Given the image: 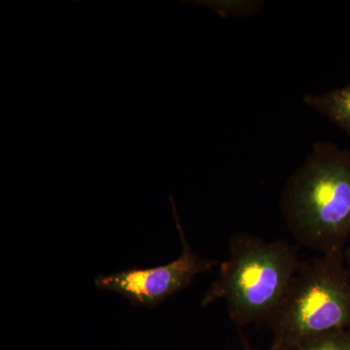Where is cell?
I'll use <instances>...</instances> for the list:
<instances>
[{"label": "cell", "mask_w": 350, "mask_h": 350, "mask_svg": "<svg viewBox=\"0 0 350 350\" xmlns=\"http://www.w3.org/2000/svg\"><path fill=\"white\" fill-rule=\"evenodd\" d=\"M282 211L295 239L321 254L340 252L350 236V151L317 142L289 177Z\"/></svg>", "instance_id": "cell-1"}, {"label": "cell", "mask_w": 350, "mask_h": 350, "mask_svg": "<svg viewBox=\"0 0 350 350\" xmlns=\"http://www.w3.org/2000/svg\"><path fill=\"white\" fill-rule=\"evenodd\" d=\"M229 252L202 306L225 301L238 327L268 322L300 266L296 250L283 241H266L238 232L230 241Z\"/></svg>", "instance_id": "cell-2"}, {"label": "cell", "mask_w": 350, "mask_h": 350, "mask_svg": "<svg viewBox=\"0 0 350 350\" xmlns=\"http://www.w3.org/2000/svg\"><path fill=\"white\" fill-rule=\"evenodd\" d=\"M268 322L273 334L271 350L291 349L350 328V275L344 252L301 262Z\"/></svg>", "instance_id": "cell-3"}, {"label": "cell", "mask_w": 350, "mask_h": 350, "mask_svg": "<svg viewBox=\"0 0 350 350\" xmlns=\"http://www.w3.org/2000/svg\"><path fill=\"white\" fill-rule=\"evenodd\" d=\"M179 223L177 219L182 243V252L177 259L155 268H133L98 275L94 285L125 297L133 305L155 308L187 288L200 273L211 271L218 262L206 259L193 250Z\"/></svg>", "instance_id": "cell-4"}, {"label": "cell", "mask_w": 350, "mask_h": 350, "mask_svg": "<svg viewBox=\"0 0 350 350\" xmlns=\"http://www.w3.org/2000/svg\"><path fill=\"white\" fill-rule=\"evenodd\" d=\"M306 107L335 124L350 137V82L338 89L323 94H306Z\"/></svg>", "instance_id": "cell-5"}, {"label": "cell", "mask_w": 350, "mask_h": 350, "mask_svg": "<svg viewBox=\"0 0 350 350\" xmlns=\"http://www.w3.org/2000/svg\"><path fill=\"white\" fill-rule=\"evenodd\" d=\"M204 5L222 17L250 18L262 10L264 2L257 0H223L206 1Z\"/></svg>", "instance_id": "cell-6"}, {"label": "cell", "mask_w": 350, "mask_h": 350, "mask_svg": "<svg viewBox=\"0 0 350 350\" xmlns=\"http://www.w3.org/2000/svg\"><path fill=\"white\" fill-rule=\"evenodd\" d=\"M287 350H350V328L332 332Z\"/></svg>", "instance_id": "cell-7"}, {"label": "cell", "mask_w": 350, "mask_h": 350, "mask_svg": "<svg viewBox=\"0 0 350 350\" xmlns=\"http://www.w3.org/2000/svg\"><path fill=\"white\" fill-rule=\"evenodd\" d=\"M345 265H347V269H349V273L350 275V246L349 248H347V251H345Z\"/></svg>", "instance_id": "cell-8"}]
</instances>
